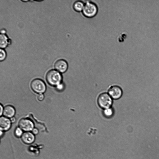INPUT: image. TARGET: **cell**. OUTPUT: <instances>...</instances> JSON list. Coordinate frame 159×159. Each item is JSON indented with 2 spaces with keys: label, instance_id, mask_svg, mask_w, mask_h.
Returning a JSON list of instances; mask_svg holds the SVG:
<instances>
[{
  "label": "cell",
  "instance_id": "1",
  "mask_svg": "<svg viewBox=\"0 0 159 159\" xmlns=\"http://www.w3.org/2000/svg\"><path fill=\"white\" fill-rule=\"evenodd\" d=\"M47 83L50 85L56 86L61 83L62 76L61 73L56 70H49L46 76Z\"/></svg>",
  "mask_w": 159,
  "mask_h": 159
},
{
  "label": "cell",
  "instance_id": "2",
  "mask_svg": "<svg viewBox=\"0 0 159 159\" xmlns=\"http://www.w3.org/2000/svg\"><path fill=\"white\" fill-rule=\"evenodd\" d=\"M98 12V8L96 4L91 1H88L84 3V8L82 11L86 17L91 18L95 16Z\"/></svg>",
  "mask_w": 159,
  "mask_h": 159
},
{
  "label": "cell",
  "instance_id": "3",
  "mask_svg": "<svg viewBox=\"0 0 159 159\" xmlns=\"http://www.w3.org/2000/svg\"><path fill=\"white\" fill-rule=\"evenodd\" d=\"M98 102L100 107L105 109L111 107L112 104L113 100L108 93H103L99 96Z\"/></svg>",
  "mask_w": 159,
  "mask_h": 159
},
{
  "label": "cell",
  "instance_id": "4",
  "mask_svg": "<svg viewBox=\"0 0 159 159\" xmlns=\"http://www.w3.org/2000/svg\"><path fill=\"white\" fill-rule=\"evenodd\" d=\"M30 86L34 92L39 94L43 93L46 89V85L44 81L39 79L33 80L31 83Z\"/></svg>",
  "mask_w": 159,
  "mask_h": 159
},
{
  "label": "cell",
  "instance_id": "5",
  "mask_svg": "<svg viewBox=\"0 0 159 159\" xmlns=\"http://www.w3.org/2000/svg\"><path fill=\"white\" fill-rule=\"evenodd\" d=\"M19 127L23 131L30 132L34 128V124L30 119L24 118L21 119L18 122Z\"/></svg>",
  "mask_w": 159,
  "mask_h": 159
},
{
  "label": "cell",
  "instance_id": "6",
  "mask_svg": "<svg viewBox=\"0 0 159 159\" xmlns=\"http://www.w3.org/2000/svg\"><path fill=\"white\" fill-rule=\"evenodd\" d=\"M108 94L112 99H118L121 97L122 91L120 87L117 86H114L109 89Z\"/></svg>",
  "mask_w": 159,
  "mask_h": 159
},
{
  "label": "cell",
  "instance_id": "7",
  "mask_svg": "<svg viewBox=\"0 0 159 159\" xmlns=\"http://www.w3.org/2000/svg\"><path fill=\"white\" fill-rule=\"evenodd\" d=\"M54 67L56 70L60 73H63L67 70L68 64L65 60L63 59H59L55 62Z\"/></svg>",
  "mask_w": 159,
  "mask_h": 159
},
{
  "label": "cell",
  "instance_id": "8",
  "mask_svg": "<svg viewBox=\"0 0 159 159\" xmlns=\"http://www.w3.org/2000/svg\"><path fill=\"white\" fill-rule=\"evenodd\" d=\"M11 123L10 119L4 116L0 118V130L3 131H7L11 128Z\"/></svg>",
  "mask_w": 159,
  "mask_h": 159
},
{
  "label": "cell",
  "instance_id": "9",
  "mask_svg": "<svg viewBox=\"0 0 159 159\" xmlns=\"http://www.w3.org/2000/svg\"><path fill=\"white\" fill-rule=\"evenodd\" d=\"M21 137L22 142L28 144L32 143L35 140L34 134L30 132H24Z\"/></svg>",
  "mask_w": 159,
  "mask_h": 159
},
{
  "label": "cell",
  "instance_id": "10",
  "mask_svg": "<svg viewBox=\"0 0 159 159\" xmlns=\"http://www.w3.org/2000/svg\"><path fill=\"white\" fill-rule=\"evenodd\" d=\"M15 113V108L11 105H7L3 109V115L4 116L7 118H10L14 117Z\"/></svg>",
  "mask_w": 159,
  "mask_h": 159
},
{
  "label": "cell",
  "instance_id": "11",
  "mask_svg": "<svg viewBox=\"0 0 159 159\" xmlns=\"http://www.w3.org/2000/svg\"><path fill=\"white\" fill-rule=\"evenodd\" d=\"M9 40L8 37L5 34H0V47L1 48H5L8 45Z\"/></svg>",
  "mask_w": 159,
  "mask_h": 159
},
{
  "label": "cell",
  "instance_id": "12",
  "mask_svg": "<svg viewBox=\"0 0 159 159\" xmlns=\"http://www.w3.org/2000/svg\"><path fill=\"white\" fill-rule=\"evenodd\" d=\"M84 6V3L81 1H77L73 4V8L76 11H82Z\"/></svg>",
  "mask_w": 159,
  "mask_h": 159
},
{
  "label": "cell",
  "instance_id": "13",
  "mask_svg": "<svg viewBox=\"0 0 159 159\" xmlns=\"http://www.w3.org/2000/svg\"><path fill=\"white\" fill-rule=\"evenodd\" d=\"M103 112L104 116L107 118L111 117L114 113L113 110L111 107L104 109Z\"/></svg>",
  "mask_w": 159,
  "mask_h": 159
},
{
  "label": "cell",
  "instance_id": "14",
  "mask_svg": "<svg viewBox=\"0 0 159 159\" xmlns=\"http://www.w3.org/2000/svg\"><path fill=\"white\" fill-rule=\"evenodd\" d=\"M23 130L20 127L16 128L15 130V134L17 137H21L23 134Z\"/></svg>",
  "mask_w": 159,
  "mask_h": 159
},
{
  "label": "cell",
  "instance_id": "15",
  "mask_svg": "<svg viewBox=\"0 0 159 159\" xmlns=\"http://www.w3.org/2000/svg\"><path fill=\"white\" fill-rule=\"evenodd\" d=\"M6 53L5 51L2 48L0 49V60L1 61H3L6 58Z\"/></svg>",
  "mask_w": 159,
  "mask_h": 159
},
{
  "label": "cell",
  "instance_id": "16",
  "mask_svg": "<svg viewBox=\"0 0 159 159\" xmlns=\"http://www.w3.org/2000/svg\"><path fill=\"white\" fill-rule=\"evenodd\" d=\"M65 87L64 84L62 83H61L56 86L57 89L59 91H61L64 89Z\"/></svg>",
  "mask_w": 159,
  "mask_h": 159
},
{
  "label": "cell",
  "instance_id": "17",
  "mask_svg": "<svg viewBox=\"0 0 159 159\" xmlns=\"http://www.w3.org/2000/svg\"><path fill=\"white\" fill-rule=\"evenodd\" d=\"M37 98L39 101H42L44 98V96L43 93L39 94L37 96Z\"/></svg>",
  "mask_w": 159,
  "mask_h": 159
},
{
  "label": "cell",
  "instance_id": "18",
  "mask_svg": "<svg viewBox=\"0 0 159 159\" xmlns=\"http://www.w3.org/2000/svg\"><path fill=\"white\" fill-rule=\"evenodd\" d=\"M32 133L34 135L37 134L39 133V130L37 128H34L32 130Z\"/></svg>",
  "mask_w": 159,
  "mask_h": 159
},
{
  "label": "cell",
  "instance_id": "19",
  "mask_svg": "<svg viewBox=\"0 0 159 159\" xmlns=\"http://www.w3.org/2000/svg\"><path fill=\"white\" fill-rule=\"evenodd\" d=\"M0 115L1 116L2 115V114H3V109H4L3 107V106H2V105L1 104H0Z\"/></svg>",
  "mask_w": 159,
  "mask_h": 159
},
{
  "label": "cell",
  "instance_id": "20",
  "mask_svg": "<svg viewBox=\"0 0 159 159\" xmlns=\"http://www.w3.org/2000/svg\"><path fill=\"white\" fill-rule=\"evenodd\" d=\"M1 34H5L6 32V31L5 29H2L1 30Z\"/></svg>",
  "mask_w": 159,
  "mask_h": 159
},
{
  "label": "cell",
  "instance_id": "21",
  "mask_svg": "<svg viewBox=\"0 0 159 159\" xmlns=\"http://www.w3.org/2000/svg\"><path fill=\"white\" fill-rule=\"evenodd\" d=\"M10 120L11 123H14L15 122L16 119L15 117H13L10 118Z\"/></svg>",
  "mask_w": 159,
  "mask_h": 159
},
{
  "label": "cell",
  "instance_id": "22",
  "mask_svg": "<svg viewBox=\"0 0 159 159\" xmlns=\"http://www.w3.org/2000/svg\"><path fill=\"white\" fill-rule=\"evenodd\" d=\"M3 134V131L2 130H0V136H1V137H2V135Z\"/></svg>",
  "mask_w": 159,
  "mask_h": 159
}]
</instances>
